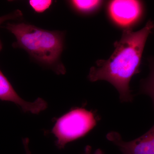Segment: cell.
Here are the masks:
<instances>
[{"label": "cell", "mask_w": 154, "mask_h": 154, "mask_svg": "<svg viewBox=\"0 0 154 154\" xmlns=\"http://www.w3.org/2000/svg\"><path fill=\"white\" fill-rule=\"evenodd\" d=\"M2 48L0 42V50ZM0 100L15 103L19 106L24 112L33 114H38L47 108L46 101L38 98L34 102L25 101L19 96L12 87L11 83L0 70Z\"/></svg>", "instance_id": "8992f818"}, {"label": "cell", "mask_w": 154, "mask_h": 154, "mask_svg": "<svg viewBox=\"0 0 154 154\" xmlns=\"http://www.w3.org/2000/svg\"><path fill=\"white\" fill-rule=\"evenodd\" d=\"M6 28L16 37L14 47L23 48L39 62L56 69V72L64 74L66 70L59 63L63 50V33L49 31L25 23H8Z\"/></svg>", "instance_id": "7a4b0ae2"}, {"label": "cell", "mask_w": 154, "mask_h": 154, "mask_svg": "<svg viewBox=\"0 0 154 154\" xmlns=\"http://www.w3.org/2000/svg\"><path fill=\"white\" fill-rule=\"evenodd\" d=\"M83 154H104V153L101 149H97L94 152H93L91 146H87Z\"/></svg>", "instance_id": "8fae6325"}, {"label": "cell", "mask_w": 154, "mask_h": 154, "mask_svg": "<svg viewBox=\"0 0 154 154\" xmlns=\"http://www.w3.org/2000/svg\"><path fill=\"white\" fill-rule=\"evenodd\" d=\"M150 73L148 77L142 81L141 91L151 98L154 105V59L149 63Z\"/></svg>", "instance_id": "52a82bcc"}, {"label": "cell", "mask_w": 154, "mask_h": 154, "mask_svg": "<svg viewBox=\"0 0 154 154\" xmlns=\"http://www.w3.org/2000/svg\"><path fill=\"white\" fill-rule=\"evenodd\" d=\"M101 1H80L75 0L71 2L73 8L83 13L92 12L99 8L103 4Z\"/></svg>", "instance_id": "ba28073f"}, {"label": "cell", "mask_w": 154, "mask_h": 154, "mask_svg": "<svg viewBox=\"0 0 154 154\" xmlns=\"http://www.w3.org/2000/svg\"><path fill=\"white\" fill-rule=\"evenodd\" d=\"M22 15V12L19 10H16L8 14L0 17V25L6 21L12 19H17Z\"/></svg>", "instance_id": "30bf717a"}, {"label": "cell", "mask_w": 154, "mask_h": 154, "mask_svg": "<svg viewBox=\"0 0 154 154\" xmlns=\"http://www.w3.org/2000/svg\"><path fill=\"white\" fill-rule=\"evenodd\" d=\"M107 138L118 146L123 154H154V125L143 135L129 142L123 140L116 132H110Z\"/></svg>", "instance_id": "5b68a950"}, {"label": "cell", "mask_w": 154, "mask_h": 154, "mask_svg": "<svg viewBox=\"0 0 154 154\" xmlns=\"http://www.w3.org/2000/svg\"><path fill=\"white\" fill-rule=\"evenodd\" d=\"M52 1L49 0H30V6L37 13H42L49 8L52 4Z\"/></svg>", "instance_id": "9c48e42d"}, {"label": "cell", "mask_w": 154, "mask_h": 154, "mask_svg": "<svg viewBox=\"0 0 154 154\" xmlns=\"http://www.w3.org/2000/svg\"><path fill=\"white\" fill-rule=\"evenodd\" d=\"M154 29V22L149 20L140 30L125 29L119 41L114 43V51L107 60H99L92 67L88 78L92 82L106 81L118 91L122 102H131L133 96L130 82L139 72L146 42Z\"/></svg>", "instance_id": "6da1fadb"}, {"label": "cell", "mask_w": 154, "mask_h": 154, "mask_svg": "<svg viewBox=\"0 0 154 154\" xmlns=\"http://www.w3.org/2000/svg\"><path fill=\"white\" fill-rule=\"evenodd\" d=\"M99 117L95 111L75 107L59 118L51 132L57 138L56 145L63 149L67 144L83 137L97 124Z\"/></svg>", "instance_id": "3957f363"}, {"label": "cell", "mask_w": 154, "mask_h": 154, "mask_svg": "<svg viewBox=\"0 0 154 154\" xmlns=\"http://www.w3.org/2000/svg\"><path fill=\"white\" fill-rule=\"evenodd\" d=\"M108 11L113 22L126 29L140 19L143 8L140 1L115 0L109 3Z\"/></svg>", "instance_id": "277c9868"}]
</instances>
